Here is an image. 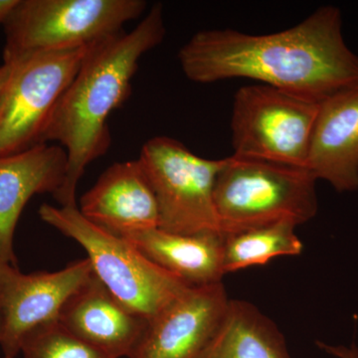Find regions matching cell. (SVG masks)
<instances>
[{
    "mask_svg": "<svg viewBox=\"0 0 358 358\" xmlns=\"http://www.w3.org/2000/svg\"><path fill=\"white\" fill-rule=\"evenodd\" d=\"M178 60L195 83L245 78L317 103L358 88V56L346 44L341 10L333 6L271 34L202 30L183 45Z\"/></svg>",
    "mask_w": 358,
    "mask_h": 358,
    "instance_id": "cell-1",
    "label": "cell"
},
{
    "mask_svg": "<svg viewBox=\"0 0 358 358\" xmlns=\"http://www.w3.org/2000/svg\"><path fill=\"white\" fill-rule=\"evenodd\" d=\"M166 34L162 6L157 3L131 31L122 30L87 49L43 136L44 143L57 141L67 152L64 183L53 196L60 206L77 207V186L85 171L110 150V114L131 95L141 57L159 46Z\"/></svg>",
    "mask_w": 358,
    "mask_h": 358,
    "instance_id": "cell-2",
    "label": "cell"
},
{
    "mask_svg": "<svg viewBox=\"0 0 358 358\" xmlns=\"http://www.w3.org/2000/svg\"><path fill=\"white\" fill-rule=\"evenodd\" d=\"M307 169L245 157L224 159L214 192L223 235L289 221L296 226L317 213L315 182Z\"/></svg>",
    "mask_w": 358,
    "mask_h": 358,
    "instance_id": "cell-3",
    "label": "cell"
},
{
    "mask_svg": "<svg viewBox=\"0 0 358 358\" xmlns=\"http://www.w3.org/2000/svg\"><path fill=\"white\" fill-rule=\"evenodd\" d=\"M43 222L81 245L94 274L124 305L150 322L189 287L155 265L126 238L98 227L77 207L43 204Z\"/></svg>",
    "mask_w": 358,
    "mask_h": 358,
    "instance_id": "cell-4",
    "label": "cell"
},
{
    "mask_svg": "<svg viewBox=\"0 0 358 358\" xmlns=\"http://www.w3.org/2000/svg\"><path fill=\"white\" fill-rule=\"evenodd\" d=\"M147 6L143 0H20L3 25V63L88 47L122 31Z\"/></svg>",
    "mask_w": 358,
    "mask_h": 358,
    "instance_id": "cell-5",
    "label": "cell"
},
{
    "mask_svg": "<svg viewBox=\"0 0 358 358\" xmlns=\"http://www.w3.org/2000/svg\"><path fill=\"white\" fill-rule=\"evenodd\" d=\"M138 159L159 205L160 229L176 234L222 233L214 192L224 159H204L176 138L155 136L145 141Z\"/></svg>",
    "mask_w": 358,
    "mask_h": 358,
    "instance_id": "cell-6",
    "label": "cell"
},
{
    "mask_svg": "<svg viewBox=\"0 0 358 358\" xmlns=\"http://www.w3.org/2000/svg\"><path fill=\"white\" fill-rule=\"evenodd\" d=\"M88 47L36 52L6 63L11 70L0 93V157L43 145L54 110Z\"/></svg>",
    "mask_w": 358,
    "mask_h": 358,
    "instance_id": "cell-7",
    "label": "cell"
},
{
    "mask_svg": "<svg viewBox=\"0 0 358 358\" xmlns=\"http://www.w3.org/2000/svg\"><path fill=\"white\" fill-rule=\"evenodd\" d=\"M319 107L267 85L242 87L231 115L232 155L307 167Z\"/></svg>",
    "mask_w": 358,
    "mask_h": 358,
    "instance_id": "cell-8",
    "label": "cell"
},
{
    "mask_svg": "<svg viewBox=\"0 0 358 358\" xmlns=\"http://www.w3.org/2000/svg\"><path fill=\"white\" fill-rule=\"evenodd\" d=\"M88 258L57 272L24 274L17 266L0 261V336L3 357L15 358L26 334L58 320L66 301L93 275Z\"/></svg>",
    "mask_w": 358,
    "mask_h": 358,
    "instance_id": "cell-9",
    "label": "cell"
},
{
    "mask_svg": "<svg viewBox=\"0 0 358 358\" xmlns=\"http://www.w3.org/2000/svg\"><path fill=\"white\" fill-rule=\"evenodd\" d=\"M229 301L223 282L188 289L150 320L136 358H200Z\"/></svg>",
    "mask_w": 358,
    "mask_h": 358,
    "instance_id": "cell-10",
    "label": "cell"
},
{
    "mask_svg": "<svg viewBox=\"0 0 358 358\" xmlns=\"http://www.w3.org/2000/svg\"><path fill=\"white\" fill-rule=\"evenodd\" d=\"M58 320L77 338L113 358H136L150 324L117 300L94 273L66 301Z\"/></svg>",
    "mask_w": 358,
    "mask_h": 358,
    "instance_id": "cell-11",
    "label": "cell"
},
{
    "mask_svg": "<svg viewBox=\"0 0 358 358\" xmlns=\"http://www.w3.org/2000/svg\"><path fill=\"white\" fill-rule=\"evenodd\" d=\"M78 209L90 222L117 236L159 226V205L138 159L108 167Z\"/></svg>",
    "mask_w": 358,
    "mask_h": 358,
    "instance_id": "cell-12",
    "label": "cell"
},
{
    "mask_svg": "<svg viewBox=\"0 0 358 358\" xmlns=\"http://www.w3.org/2000/svg\"><path fill=\"white\" fill-rule=\"evenodd\" d=\"M67 164L64 148L48 143L0 157V261L18 267L14 235L21 213L34 195L59 192Z\"/></svg>",
    "mask_w": 358,
    "mask_h": 358,
    "instance_id": "cell-13",
    "label": "cell"
},
{
    "mask_svg": "<svg viewBox=\"0 0 358 358\" xmlns=\"http://www.w3.org/2000/svg\"><path fill=\"white\" fill-rule=\"evenodd\" d=\"M307 169L336 192L358 189V88L320 103Z\"/></svg>",
    "mask_w": 358,
    "mask_h": 358,
    "instance_id": "cell-14",
    "label": "cell"
},
{
    "mask_svg": "<svg viewBox=\"0 0 358 358\" xmlns=\"http://www.w3.org/2000/svg\"><path fill=\"white\" fill-rule=\"evenodd\" d=\"M124 238L189 288L217 284L225 275L222 233L176 234L155 228Z\"/></svg>",
    "mask_w": 358,
    "mask_h": 358,
    "instance_id": "cell-15",
    "label": "cell"
},
{
    "mask_svg": "<svg viewBox=\"0 0 358 358\" xmlns=\"http://www.w3.org/2000/svg\"><path fill=\"white\" fill-rule=\"evenodd\" d=\"M200 358H291L286 339L253 303L230 300L220 327Z\"/></svg>",
    "mask_w": 358,
    "mask_h": 358,
    "instance_id": "cell-16",
    "label": "cell"
},
{
    "mask_svg": "<svg viewBox=\"0 0 358 358\" xmlns=\"http://www.w3.org/2000/svg\"><path fill=\"white\" fill-rule=\"evenodd\" d=\"M296 224L281 221L224 235V273L263 266L280 256L300 255L303 242Z\"/></svg>",
    "mask_w": 358,
    "mask_h": 358,
    "instance_id": "cell-17",
    "label": "cell"
},
{
    "mask_svg": "<svg viewBox=\"0 0 358 358\" xmlns=\"http://www.w3.org/2000/svg\"><path fill=\"white\" fill-rule=\"evenodd\" d=\"M20 352L24 358H113L70 333L58 320L26 334Z\"/></svg>",
    "mask_w": 358,
    "mask_h": 358,
    "instance_id": "cell-18",
    "label": "cell"
},
{
    "mask_svg": "<svg viewBox=\"0 0 358 358\" xmlns=\"http://www.w3.org/2000/svg\"><path fill=\"white\" fill-rule=\"evenodd\" d=\"M317 346L320 350L329 353V355H334L338 358H358V348L355 343H352L350 346L345 345H329L327 343L317 341Z\"/></svg>",
    "mask_w": 358,
    "mask_h": 358,
    "instance_id": "cell-19",
    "label": "cell"
},
{
    "mask_svg": "<svg viewBox=\"0 0 358 358\" xmlns=\"http://www.w3.org/2000/svg\"><path fill=\"white\" fill-rule=\"evenodd\" d=\"M18 3L20 0H0V25H4Z\"/></svg>",
    "mask_w": 358,
    "mask_h": 358,
    "instance_id": "cell-20",
    "label": "cell"
},
{
    "mask_svg": "<svg viewBox=\"0 0 358 358\" xmlns=\"http://www.w3.org/2000/svg\"><path fill=\"white\" fill-rule=\"evenodd\" d=\"M10 64L3 63V64L0 66V93H1L4 85H6L7 79H8L9 74H10Z\"/></svg>",
    "mask_w": 358,
    "mask_h": 358,
    "instance_id": "cell-21",
    "label": "cell"
},
{
    "mask_svg": "<svg viewBox=\"0 0 358 358\" xmlns=\"http://www.w3.org/2000/svg\"><path fill=\"white\" fill-rule=\"evenodd\" d=\"M1 331H2V324H1V319H0V336H1Z\"/></svg>",
    "mask_w": 358,
    "mask_h": 358,
    "instance_id": "cell-22",
    "label": "cell"
},
{
    "mask_svg": "<svg viewBox=\"0 0 358 358\" xmlns=\"http://www.w3.org/2000/svg\"><path fill=\"white\" fill-rule=\"evenodd\" d=\"M3 358H6V357H3Z\"/></svg>",
    "mask_w": 358,
    "mask_h": 358,
    "instance_id": "cell-23",
    "label": "cell"
}]
</instances>
